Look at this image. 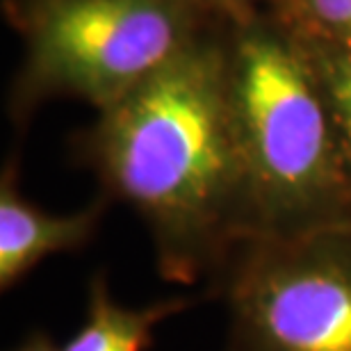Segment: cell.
Returning <instances> with one entry per match:
<instances>
[{
  "label": "cell",
  "mask_w": 351,
  "mask_h": 351,
  "mask_svg": "<svg viewBox=\"0 0 351 351\" xmlns=\"http://www.w3.org/2000/svg\"><path fill=\"white\" fill-rule=\"evenodd\" d=\"M10 351H60V347L55 345L53 338L46 331H32Z\"/></svg>",
  "instance_id": "cell-10"
},
{
  "label": "cell",
  "mask_w": 351,
  "mask_h": 351,
  "mask_svg": "<svg viewBox=\"0 0 351 351\" xmlns=\"http://www.w3.org/2000/svg\"><path fill=\"white\" fill-rule=\"evenodd\" d=\"M267 10L301 39L351 51V0H269Z\"/></svg>",
  "instance_id": "cell-8"
},
{
  "label": "cell",
  "mask_w": 351,
  "mask_h": 351,
  "mask_svg": "<svg viewBox=\"0 0 351 351\" xmlns=\"http://www.w3.org/2000/svg\"><path fill=\"white\" fill-rule=\"evenodd\" d=\"M3 12L23 41L16 125L53 98L105 110L221 21L201 0H3Z\"/></svg>",
  "instance_id": "cell-3"
},
{
  "label": "cell",
  "mask_w": 351,
  "mask_h": 351,
  "mask_svg": "<svg viewBox=\"0 0 351 351\" xmlns=\"http://www.w3.org/2000/svg\"><path fill=\"white\" fill-rule=\"evenodd\" d=\"M189 299H165L130 308L112 299L108 278L96 274L87 287L85 317L60 351H146L153 345V331L182 313Z\"/></svg>",
  "instance_id": "cell-6"
},
{
  "label": "cell",
  "mask_w": 351,
  "mask_h": 351,
  "mask_svg": "<svg viewBox=\"0 0 351 351\" xmlns=\"http://www.w3.org/2000/svg\"><path fill=\"white\" fill-rule=\"evenodd\" d=\"M226 87L247 173L254 235L351 217L331 117L297 37L269 10L226 21Z\"/></svg>",
  "instance_id": "cell-2"
},
{
  "label": "cell",
  "mask_w": 351,
  "mask_h": 351,
  "mask_svg": "<svg viewBox=\"0 0 351 351\" xmlns=\"http://www.w3.org/2000/svg\"><path fill=\"white\" fill-rule=\"evenodd\" d=\"M105 201L71 215L46 213L21 194L19 162L7 160L0 176V290L10 292L46 258L85 247L96 235Z\"/></svg>",
  "instance_id": "cell-5"
},
{
  "label": "cell",
  "mask_w": 351,
  "mask_h": 351,
  "mask_svg": "<svg viewBox=\"0 0 351 351\" xmlns=\"http://www.w3.org/2000/svg\"><path fill=\"white\" fill-rule=\"evenodd\" d=\"M223 27L226 19L98 110L78 144L105 199L128 203L142 217L160 276L176 285L215 283L233 251L254 235Z\"/></svg>",
  "instance_id": "cell-1"
},
{
  "label": "cell",
  "mask_w": 351,
  "mask_h": 351,
  "mask_svg": "<svg viewBox=\"0 0 351 351\" xmlns=\"http://www.w3.org/2000/svg\"><path fill=\"white\" fill-rule=\"evenodd\" d=\"M208 10H213L217 16L226 21H240L251 14L267 10L269 0H201Z\"/></svg>",
  "instance_id": "cell-9"
},
{
  "label": "cell",
  "mask_w": 351,
  "mask_h": 351,
  "mask_svg": "<svg viewBox=\"0 0 351 351\" xmlns=\"http://www.w3.org/2000/svg\"><path fill=\"white\" fill-rule=\"evenodd\" d=\"M297 37V34H294ZM331 117L335 139L351 185V51L297 37Z\"/></svg>",
  "instance_id": "cell-7"
},
{
  "label": "cell",
  "mask_w": 351,
  "mask_h": 351,
  "mask_svg": "<svg viewBox=\"0 0 351 351\" xmlns=\"http://www.w3.org/2000/svg\"><path fill=\"white\" fill-rule=\"evenodd\" d=\"M226 351H351V217L244 240L215 278Z\"/></svg>",
  "instance_id": "cell-4"
}]
</instances>
